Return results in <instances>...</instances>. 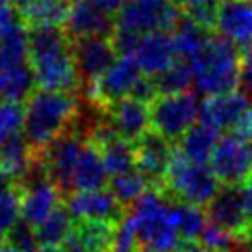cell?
<instances>
[{
    "instance_id": "1",
    "label": "cell",
    "mask_w": 252,
    "mask_h": 252,
    "mask_svg": "<svg viewBox=\"0 0 252 252\" xmlns=\"http://www.w3.org/2000/svg\"><path fill=\"white\" fill-rule=\"evenodd\" d=\"M78 100L71 91L35 89L24 106V139L35 154H41L60 135L74 128Z\"/></svg>"
},
{
    "instance_id": "2",
    "label": "cell",
    "mask_w": 252,
    "mask_h": 252,
    "mask_svg": "<svg viewBox=\"0 0 252 252\" xmlns=\"http://www.w3.org/2000/svg\"><path fill=\"white\" fill-rule=\"evenodd\" d=\"M171 198L163 191L150 188L128 212L139 243V251L178 252L182 245L180 234L174 228L169 215Z\"/></svg>"
},
{
    "instance_id": "3",
    "label": "cell",
    "mask_w": 252,
    "mask_h": 252,
    "mask_svg": "<svg viewBox=\"0 0 252 252\" xmlns=\"http://www.w3.org/2000/svg\"><path fill=\"white\" fill-rule=\"evenodd\" d=\"M193 65L195 87L200 94L215 96L236 91L241 84L243 50L220 35H212Z\"/></svg>"
},
{
    "instance_id": "4",
    "label": "cell",
    "mask_w": 252,
    "mask_h": 252,
    "mask_svg": "<svg viewBox=\"0 0 252 252\" xmlns=\"http://www.w3.org/2000/svg\"><path fill=\"white\" fill-rule=\"evenodd\" d=\"M219 189L220 182L213 174L212 167H208L206 163L189 161L176 149L165 182L159 191H163L171 200L206 210L213 198L217 197Z\"/></svg>"
},
{
    "instance_id": "5",
    "label": "cell",
    "mask_w": 252,
    "mask_h": 252,
    "mask_svg": "<svg viewBox=\"0 0 252 252\" xmlns=\"http://www.w3.org/2000/svg\"><path fill=\"white\" fill-rule=\"evenodd\" d=\"M200 119V104L195 93L158 94L150 100V128L173 145L180 141Z\"/></svg>"
},
{
    "instance_id": "6",
    "label": "cell",
    "mask_w": 252,
    "mask_h": 252,
    "mask_svg": "<svg viewBox=\"0 0 252 252\" xmlns=\"http://www.w3.org/2000/svg\"><path fill=\"white\" fill-rule=\"evenodd\" d=\"M180 17L182 8L174 0H125L115 15V30L135 35L169 32Z\"/></svg>"
},
{
    "instance_id": "7",
    "label": "cell",
    "mask_w": 252,
    "mask_h": 252,
    "mask_svg": "<svg viewBox=\"0 0 252 252\" xmlns=\"http://www.w3.org/2000/svg\"><path fill=\"white\" fill-rule=\"evenodd\" d=\"M145 76L147 74H143L134 58L119 56L115 63L93 86L86 87V96L93 104L106 110L110 104L117 102L125 96H132Z\"/></svg>"
},
{
    "instance_id": "8",
    "label": "cell",
    "mask_w": 252,
    "mask_h": 252,
    "mask_svg": "<svg viewBox=\"0 0 252 252\" xmlns=\"http://www.w3.org/2000/svg\"><path fill=\"white\" fill-rule=\"evenodd\" d=\"M84 143H86V137L80 134L76 128H72L60 135L56 141L50 143L39 154V159L45 167L48 180L56 184L63 195L72 193L74 167H76Z\"/></svg>"
},
{
    "instance_id": "9",
    "label": "cell",
    "mask_w": 252,
    "mask_h": 252,
    "mask_svg": "<svg viewBox=\"0 0 252 252\" xmlns=\"http://www.w3.org/2000/svg\"><path fill=\"white\" fill-rule=\"evenodd\" d=\"M210 167L220 186L243 188L252 178V149L249 143L226 134L219 137L210 158Z\"/></svg>"
},
{
    "instance_id": "10",
    "label": "cell",
    "mask_w": 252,
    "mask_h": 252,
    "mask_svg": "<svg viewBox=\"0 0 252 252\" xmlns=\"http://www.w3.org/2000/svg\"><path fill=\"white\" fill-rule=\"evenodd\" d=\"M74 220H102L121 224L128 217V210L119 202L108 188L94 191H74L65 198Z\"/></svg>"
},
{
    "instance_id": "11",
    "label": "cell",
    "mask_w": 252,
    "mask_h": 252,
    "mask_svg": "<svg viewBox=\"0 0 252 252\" xmlns=\"http://www.w3.org/2000/svg\"><path fill=\"white\" fill-rule=\"evenodd\" d=\"M206 213H208V220L215 226H219L220 230H224L243 241L249 239L252 222L245 210L241 188L220 186L217 197L206 208Z\"/></svg>"
},
{
    "instance_id": "12",
    "label": "cell",
    "mask_w": 252,
    "mask_h": 252,
    "mask_svg": "<svg viewBox=\"0 0 252 252\" xmlns=\"http://www.w3.org/2000/svg\"><path fill=\"white\" fill-rule=\"evenodd\" d=\"M30 65L35 74V84L39 89L48 91H74L78 89L80 76L72 54V47L58 50L52 54L32 58Z\"/></svg>"
},
{
    "instance_id": "13",
    "label": "cell",
    "mask_w": 252,
    "mask_h": 252,
    "mask_svg": "<svg viewBox=\"0 0 252 252\" xmlns=\"http://www.w3.org/2000/svg\"><path fill=\"white\" fill-rule=\"evenodd\" d=\"M135 147V169L149 180L152 189H161L169 167L173 161L174 150L173 143L167 141L163 135H159L150 128L139 141L134 143Z\"/></svg>"
},
{
    "instance_id": "14",
    "label": "cell",
    "mask_w": 252,
    "mask_h": 252,
    "mask_svg": "<svg viewBox=\"0 0 252 252\" xmlns=\"http://www.w3.org/2000/svg\"><path fill=\"white\" fill-rule=\"evenodd\" d=\"M72 54L78 69L80 84L93 86L117 60V50L111 37H84L72 41Z\"/></svg>"
},
{
    "instance_id": "15",
    "label": "cell",
    "mask_w": 252,
    "mask_h": 252,
    "mask_svg": "<svg viewBox=\"0 0 252 252\" xmlns=\"http://www.w3.org/2000/svg\"><path fill=\"white\" fill-rule=\"evenodd\" d=\"M213 28L241 50L252 48V0H219Z\"/></svg>"
},
{
    "instance_id": "16",
    "label": "cell",
    "mask_w": 252,
    "mask_h": 252,
    "mask_svg": "<svg viewBox=\"0 0 252 252\" xmlns=\"http://www.w3.org/2000/svg\"><path fill=\"white\" fill-rule=\"evenodd\" d=\"M65 32L72 41L84 37H111L115 32V17L89 0H72L65 21Z\"/></svg>"
},
{
    "instance_id": "17",
    "label": "cell",
    "mask_w": 252,
    "mask_h": 252,
    "mask_svg": "<svg viewBox=\"0 0 252 252\" xmlns=\"http://www.w3.org/2000/svg\"><path fill=\"white\" fill-rule=\"evenodd\" d=\"M104 111L113 130L126 141H139L150 130V104L137 96H125Z\"/></svg>"
},
{
    "instance_id": "18",
    "label": "cell",
    "mask_w": 252,
    "mask_h": 252,
    "mask_svg": "<svg viewBox=\"0 0 252 252\" xmlns=\"http://www.w3.org/2000/svg\"><path fill=\"white\" fill-rule=\"evenodd\" d=\"M132 58L139 65L143 74H147L150 78L161 74L178 60L173 33L154 32L149 35H143Z\"/></svg>"
},
{
    "instance_id": "19",
    "label": "cell",
    "mask_w": 252,
    "mask_h": 252,
    "mask_svg": "<svg viewBox=\"0 0 252 252\" xmlns=\"http://www.w3.org/2000/svg\"><path fill=\"white\" fill-rule=\"evenodd\" d=\"M119 224L102 220H76L62 245V252H111Z\"/></svg>"
},
{
    "instance_id": "20",
    "label": "cell",
    "mask_w": 252,
    "mask_h": 252,
    "mask_svg": "<svg viewBox=\"0 0 252 252\" xmlns=\"http://www.w3.org/2000/svg\"><path fill=\"white\" fill-rule=\"evenodd\" d=\"M251 108V100L243 91L208 96L200 104V123L212 126L215 130H230L236 121Z\"/></svg>"
},
{
    "instance_id": "21",
    "label": "cell",
    "mask_w": 252,
    "mask_h": 252,
    "mask_svg": "<svg viewBox=\"0 0 252 252\" xmlns=\"http://www.w3.org/2000/svg\"><path fill=\"white\" fill-rule=\"evenodd\" d=\"M39 154H35L24 135H15L0 145V174L11 184L23 186L37 163Z\"/></svg>"
},
{
    "instance_id": "22",
    "label": "cell",
    "mask_w": 252,
    "mask_h": 252,
    "mask_svg": "<svg viewBox=\"0 0 252 252\" xmlns=\"http://www.w3.org/2000/svg\"><path fill=\"white\" fill-rule=\"evenodd\" d=\"M108 184H110V173L106 169L102 154L94 143L86 139L76 167H74L72 189L74 191H94V189L108 188Z\"/></svg>"
},
{
    "instance_id": "23",
    "label": "cell",
    "mask_w": 252,
    "mask_h": 252,
    "mask_svg": "<svg viewBox=\"0 0 252 252\" xmlns=\"http://www.w3.org/2000/svg\"><path fill=\"white\" fill-rule=\"evenodd\" d=\"M171 33H173L178 58L189 63H193L198 56L202 54L208 41L212 39L210 28L200 24L197 19H193L188 13H182L180 21L174 24Z\"/></svg>"
},
{
    "instance_id": "24",
    "label": "cell",
    "mask_w": 252,
    "mask_h": 252,
    "mask_svg": "<svg viewBox=\"0 0 252 252\" xmlns=\"http://www.w3.org/2000/svg\"><path fill=\"white\" fill-rule=\"evenodd\" d=\"M67 0H17L15 8L19 15L30 26H62L69 13Z\"/></svg>"
},
{
    "instance_id": "25",
    "label": "cell",
    "mask_w": 252,
    "mask_h": 252,
    "mask_svg": "<svg viewBox=\"0 0 252 252\" xmlns=\"http://www.w3.org/2000/svg\"><path fill=\"white\" fill-rule=\"evenodd\" d=\"M35 74L30 63L21 62L0 69V100L26 102L35 91Z\"/></svg>"
},
{
    "instance_id": "26",
    "label": "cell",
    "mask_w": 252,
    "mask_h": 252,
    "mask_svg": "<svg viewBox=\"0 0 252 252\" xmlns=\"http://www.w3.org/2000/svg\"><path fill=\"white\" fill-rule=\"evenodd\" d=\"M217 141H219V130L204 123H197L176 143V149L182 156L193 163H208Z\"/></svg>"
},
{
    "instance_id": "27",
    "label": "cell",
    "mask_w": 252,
    "mask_h": 252,
    "mask_svg": "<svg viewBox=\"0 0 252 252\" xmlns=\"http://www.w3.org/2000/svg\"><path fill=\"white\" fill-rule=\"evenodd\" d=\"M169 215L182 241H197L208 224V213L204 208L184 204L178 200H171Z\"/></svg>"
},
{
    "instance_id": "28",
    "label": "cell",
    "mask_w": 252,
    "mask_h": 252,
    "mask_svg": "<svg viewBox=\"0 0 252 252\" xmlns=\"http://www.w3.org/2000/svg\"><path fill=\"white\" fill-rule=\"evenodd\" d=\"M72 215L69 208L65 204H60L54 212L48 215L47 219L41 222L35 228V236L39 245H48V247H62L67 236L71 234L72 226Z\"/></svg>"
},
{
    "instance_id": "29",
    "label": "cell",
    "mask_w": 252,
    "mask_h": 252,
    "mask_svg": "<svg viewBox=\"0 0 252 252\" xmlns=\"http://www.w3.org/2000/svg\"><path fill=\"white\" fill-rule=\"evenodd\" d=\"M108 189L115 195V198H117L119 202L128 210V208H132L149 191L150 184L137 169H132V171H128L125 174L111 176Z\"/></svg>"
},
{
    "instance_id": "30",
    "label": "cell",
    "mask_w": 252,
    "mask_h": 252,
    "mask_svg": "<svg viewBox=\"0 0 252 252\" xmlns=\"http://www.w3.org/2000/svg\"><path fill=\"white\" fill-rule=\"evenodd\" d=\"M152 80H154L158 94L184 93L195 84V71H193L191 63L178 58L169 69H165Z\"/></svg>"
},
{
    "instance_id": "31",
    "label": "cell",
    "mask_w": 252,
    "mask_h": 252,
    "mask_svg": "<svg viewBox=\"0 0 252 252\" xmlns=\"http://www.w3.org/2000/svg\"><path fill=\"white\" fill-rule=\"evenodd\" d=\"M28 58V28L19 26L8 35L0 37V69L26 62Z\"/></svg>"
},
{
    "instance_id": "32",
    "label": "cell",
    "mask_w": 252,
    "mask_h": 252,
    "mask_svg": "<svg viewBox=\"0 0 252 252\" xmlns=\"http://www.w3.org/2000/svg\"><path fill=\"white\" fill-rule=\"evenodd\" d=\"M21 197L23 189L17 184H9L0 193V232L6 234L21 220Z\"/></svg>"
},
{
    "instance_id": "33",
    "label": "cell",
    "mask_w": 252,
    "mask_h": 252,
    "mask_svg": "<svg viewBox=\"0 0 252 252\" xmlns=\"http://www.w3.org/2000/svg\"><path fill=\"white\" fill-rule=\"evenodd\" d=\"M24 126V106L21 102L0 100V145L19 135Z\"/></svg>"
},
{
    "instance_id": "34",
    "label": "cell",
    "mask_w": 252,
    "mask_h": 252,
    "mask_svg": "<svg viewBox=\"0 0 252 252\" xmlns=\"http://www.w3.org/2000/svg\"><path fill=\"white\" fill-rule=\"evenodd\" d=\"M6 236V245L13 247L21 252H33L37 247H39V241H37V236H35V228L30 226L26 220H19L15 226L4 234Z\"/></svg>"
},
{
    "instance_id": "35",
    "label": "cell",
    "mask_w": 252,
    "mask_h": 252,
    "mask_svg": "<svg viewBox=\"0 0 252 252\" xmlns=\"http://www.w3.org/2000/svg\"><path fill=\"white\" fill-rule=\"evenodd\" d=\"M232 135H236L237 139H241L245 143L252 141V106L245 111L241 117L236 121V125L228 130Z\"/></svg>"
},
{
    "instance_id": "36",
    "label": "cell",
    "mask_w": 252,
    "mask_h": 252,
    "mask_svg": "<svg viewBox=\"0 0 252 252\" xmlns=\"http://www.w3.org/2000/svg\"><path fill=\"white\" fill-rule=\"evenodd\" d=\"M243 93L252 102V48L243 50V67H241V84Z\"/></svg>"
},
{
    "instance_id": "37",
    "label": "cell",
    "mask_w": 252,
    "mask_h": 252,
    "mask_svg": "<svg viewBox=\"0 0 252 252\" xmlns=\"http://www.w3.org/2000/svg\"><path fill=\"white\" fill-rule=\"evenodd\" d=\"M89 2H93L94 6H98V8L104 9L106 13H110V15L115 17L125 0H89Z\"/></svg>"
},
{
    "instance_id": "38",
    "label": "cell",
    "mask_w": 252,
    "mask_h": 252,
    "mask_svg": "<svg viewBox=\"0 0 252 252\" xmlns=\"http://www.w3.org/2000/svg\"><path fill=\"white\" fill-rule=\"evenodd\" d=\"M241 193H243L245 210H247V213H249V219H251V222H252V178L245 184L243 188H241Z\"/></svg>"
},
{
    "instance_id": "39",
    "label": "cell",
    "mask_w": 252,
    "mask_h": 252,
    "mask_svg": "<svg viewBox=\"0 0 252 252\" xmlns=\"http://www.w3.org/2000/svg\"><path fill=\"white\" fill-rule=\"evenodd\" d=\"M33 252H62V247H48V245H39Z\"/></svg>"
},
{
    "instance_id": "40",
    "label": "cell",
    "mask_w": 252,
    "mask_h": 252,
    "mask_svg": "<svg viewBox=\"0 0 252 252\" xmlns=\"http://www.w3.org/2000/svg\"><path fill=\"white\" fill-rule=\"evenodd\" d=\"M9 184H11V182H9L8 178H6V176H2V174H0V193H2L4 189L8 188Z\"/></svg>"
},
{
    "instance_id": "41",
    "label": "cell",
    "mask_w": 252,
    "mask_h": 252,
    "mask_svg": "<svg viewBox=\"0 0 252 252\" xmlns=\"http://www.w3.org/2000/svg\"><path fill=\"white\" fill-rule=\"evenodd\" d=\"M17 0H0V6H15Z\"/></svg>"
},
{
    "instance_id": "42",
    "label": "cell",
    "mask_w": 252,
    "mask_h": 252,
    "mask_svg": "<svg viewBox=\"0 0 252 252\" xmlns=\"http://www.w3.org/2000/svg\"><path fill=\"white\" fill-rule=\"evenodd\" d=\"M4 247H6V236H4L2 232H0V251H2Z\"/></svg>"
},
{
    "instance_id": "43",
    "label": "cell",
    "mask_w": 252,
    "mask_h": 252,
    "mask_svg": "<svg viewBox=\"0 0 252 252\" xmlns=\"http://www.w3.org/2000/svg\"><path fill=\"white\" fill-rule=\"evenodd\" d=\"M0 252H21V251H17V249H13V247H9V245H6V247H4V249H2Z\"/></svg>"
},
{
    "instance_id": "44",
    "label": "cell",
    "mask_w": 252,
    "mask_h": 252,
    "mask_svg": "<svg viewBox=\"0 0 252 252\" xmlns=\"http://www.w3.org/2000/svg\"><path fill=\"white\" fill-rule=\"evenodd\" d=\"M247 243H249V247L252 249V228H251V234H249V239H247Z\"/></svg>"
},
{
    "instance_id": "45",
    "label": "cell",
    "mask_w": 252,
    "mask_h": 252,
    "mask_svg": "<svg viewBox=\"0 0 252 252\" xmlns=\"http://www.w3.org/2000/svg\"><path fill=\"white\" fill-rule=\"evenodd\" d=\"M247 252H252V249H251V247H249V251H247Z\"/></svg>"
},
{
    "instance_id": "46",
    "label": "cell",
    "mask_w": 252,
    "mask_h": 252,
    "mask_svg": "<svg viewBox=\"0 0 252 252\" xmlns=\"http://www.w3.org/2000/svg\"><path fill=\"white\" fill-rule=\"evenodd\" d=\"M249 145H251V149H252V141H251V143H249Z\"/></svg>"
},
{
    "instance_id": "47",
    "label": "cell",
    "mask_w": 252,
    "mask_h": 252,
    "mask_svg": "<svg viewBox=\"0 0 252 252\" xmlns=\"http://www.w3.org/2000/svg\"><path fill=\"white\" fill-rule=\"evenodd\" d=\"M139 252H147V251H139Z\"/></svg>"
}]
</instances>
